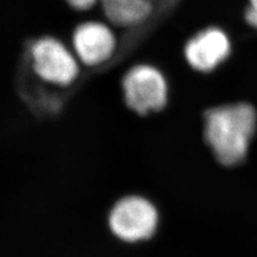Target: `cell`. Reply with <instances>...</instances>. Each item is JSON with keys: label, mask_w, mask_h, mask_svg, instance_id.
<instances>
[{"label": "cell", "mask_w": 257, "mask_h": 257, "mask_svg": "<svg viewBox=\"0 0 257 257\" xmlns=\"http://www.w3.org/2000/svg\"><path fill=\"white\" fill-rule=\"evenodd\" d=\"M256 126V110L250 104H228L207 112L205 139L221 164L234 166L246 157Z\"/></svg>", "instance_id": "6da1fadb"}, {"label": "cell", "mask_w": 257, "mask_h": 257, "mask_svg": "<svg viewBox=\"0 0 257 257\" xmlns=\"http://www.w3.org/2000/svg\"><path fill=\"white\" fill-rule=\"evenodd\" d=\"M124 100L138 114L162 109L167 103L168 87L162 72L148 64H139L126 72L122 80Z\"/></svg>", "instance_id": "7a4b0ae2"}, {"label": "cell", "mask_w": 257, "mask_h": 257, "mask_svg": "<svg viewBox=\"0 0 257 257\" xmlns=\"http://www.w3.org/2000/svg\"><path fill=\"white\" fill-rule=\"evenodd\" d=\"M158 225V211L148 199L127 196L114 206L109 214L111 231L122 240L134 242L154 235Z\"/></svg>", "instance_id": "3957f363"}, {"label": "cell", "mask_w": 257, "mask_h": 257, "mask_svg": "<svg viewBox=\"0 0 257 257\" xmlns=\"http://www.w3.org/2000/svg\"><path fill=\"white\" fill-rule=\"evenodd\" d=\"M31 59L37 75L45 82L68 86L77 78L78 61L57 39L44 37L31 47Z\"/></svg>", "instance_id": "277c9868"}, {"label": "cell", "mask_w": 257, "mask_h": 257, "mask_svg": "<svg viewBox=\"0 0 257 257\" xmlns=\"http://www.w3.org/2000/svg\"><path fill=\"white\" fill-rule=\"evenodd\" d=\"M73 47L77 59L86 66L96 67L108 61L116 50V38L111 29L100 22H87L73 34Z\"/></svg>", "instance_id": "5b68a950"}, {"label": "cell", "mask_w": 257, "mask_h": 257, "mask_svg": "<svg viewBox=\"0 0 257 257\" xmlns=\"http://www.w3.org/2000/svg\"><path fill=\"white\" fill-rule=\"evenodd\" d=\"M228 36L218 27H210L193 37L184 48L190 66L199 72H211L223 63L230 54Z\"/></svg>", "instance_id": "8992f818"}, {"label": "cell", "mask_w": 257, "mask_h": 257, "mask_svg": "<svg viewBox=\"0 0 257 257\" xmlns=\"http://www.w3.org/2000/svg\"><path fill=\"white\" fill-rule=\"evenodd\" d=\"M157 0H101L107 20L120 27H134L146 21Z\"/></svg>", "instance_id": "52a82bcc"}, {"label": "cell", "mask_w": 257, "mask_h": 257, "mask_svg": "<svg viewBox=\"0 0 257 257\" xmlns=\"http://www.w3.org/2000/svg\"><path fill=\"white\" fill-rule=\"evenodd\" d=\"M245 20L257 30V0H248V7L245 11Z\"/></svg>", "instance_id": "ba28073f"}, {"label": "cell", "mask_w": 257, "mask_h": 257, "mask_svg": "<svg viewBox=\"0 0 257 257\" xmlns=\"http://www.w3.org/2000/svg\"><path fill=\"white\" fill-rule=\"evenodd\" d=\"M98 0H67V3L76 10H88L94 6Z\"/></svg>", "instance_id": "9c48e42d"}]
</instances>
